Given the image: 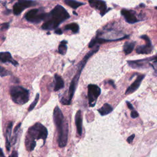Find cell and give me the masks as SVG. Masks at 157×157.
Masks as SVG:
<instances>
[{"label":"cell","instance_id":"6da1fadb","mask_svg":"<svg viewBox=\"0 0 157 157\" xmlns=\"http://www.w3.org/2000/svg\"><path fill=\"white\" fill-rule=\"evenodd\" d=\"M69 18V15L66 10L60 5H57L47 14L45 22L42 25V28L45 30H54L66 20Z\"/></svg>","mask_w":157,"mask_h":157},{"label":"cell","instance_id":"7a4b0ae2","mask_svg":"<svg viewBox=\"0 0 157 157\" xmlns=\"http://www.w3.org/2000/svg\"><path fill=\"white\" fill-rule=\"evenodd\" d=\"M54 120L59 133L58 142L60 147H65L68 142V125L60 108L57 106L54 110Z\"/></svg>","mask_w":157,"mask_h":157},{"label":"cell","instance_id":"3957f363","mask_svg":"<svg viewBox=\"0 0 157 157\" xmlns=\"http://www.w3.org/2000/svg\"><path fill=\"white\" fill-rule=\"evenodd\" d=\"M28 135L27 136V147L33 142L35 141V139H42L44 143H45L47 139L48 132L46 128L39 123H36L31 126L28 130Z\"/></svg>","mask_w":157,"mask_h":157},{"label":"cell","instance_id":"277c9868","mask_svg":"<svg viewBox=\"0 0 157 157\" xmlns=\"http://www.w3.org/2000/svg\"><path fill=\"white\" fill-rule=\"evenodd\" d=\"M10 94L13 101L18 104H24L29 100L30 93L21 86H14L10 88Z\"/></svg>","mask_w":157,"mask_h":157},{"label":"cell","instance_id":"5b68a950","mask_svg":"<svg viewBox=\"0 0 157 157\" xmlns=\"http://www.w3.org/2000/svg\"><path fill=\"white\" fill-rule=\"evenodd\" d=\"M47 14L41 10V9H34L30 10L25 14V17L27 21L31 23H39L42 20H45Z\"/></svg>","mask_w":157,"mask_h":157},{"label":"cell","instance_id":"8992f818","mask_svg":"<svg viewBox=\"0 0 157 157\" xmlns=\"http://www.w3.org/2000/svg\"><path fill=\"white\" fill-rule=\"evenodd\" d=\"M101 94V89L96 85L90 84L88 86V98L89 106L94 107L96 104L97 99Z\"/></svg>","mask_w":157,"mask_h":157},{"label":"cell","instance_id":"52a82bcc","mask_svg":"<svg viewBox=\"0 0 157 157\" xmlns=\"http://www.w3.org/2000/svg\"><path fill=\"white\" fill-rule=\"evenodd\" d=\"M157 62V56L145 59L143 60H139L135 61H128V64L133 69H139L147 68L148 65H150V62Z\"/></svg>","mask_w":157,"mask_h":157},{"label":"cell","instance_id":"ba28073f","mask_svg":"<svg viewBox=\"0 0 157 157\" xmlns=\"http://www.w3.org/2000/svg\"><path fill=\"white\" fill-rule=\"evenodd\" d=\"M36 5L35 2L30 0H19L18 3L14 4L13 7V12L15 15H19L23 10L27 8Z\"/></svg>","mask_w":157,"mask_h":157},{"label":"cell","instance_id":"9c48e42d","mask_svg":"<svg viewBox=\"0 0 157 157\" xmlns=\"http://www.w3.org/2000/svg\"><path fill=\"white\" fill-rule=\"evenodd\" d=\"M141 38L144 39L146 44L143 45H139L136 49V52L138 54H149L152 51L153 47L149 38L146 35H142Z\"/></svg>","mask_w":157,"mask_h":157},{"label":"cell","instance_id":"30bf717a","mask_svg":"<svg viewBox=\"0 0 157 157\" xmlns=\"http://www.w3.org/2000/svg\"><path fill=\"white\" fill-rule=\"evenodd\" d=\"M89 4L91 7L100 11L101 16H103L108 11L106 4L103 0H89Z\"/></svg>","mask_w":157,"mask_h":157},{"label":"cell","instance_id":"8fae6325","mask_svg":"<svg viewBox=\"0 0 157 157\" xmlns=\"http://www.w3.org/2000/svg\"><path fill=\"white\" fill-rule=\"evenodd\" d=\"M121 14L124 17L125 20L127 23H128V24H135V23L139 21L138 19L136 18L135 12H133L132 10L123 9L121 10Z\"/></svg>","mask_w":157,"mask_h":157},{"label":"cell","instance_id":"7c38bea8","mask_svg":"<svg viewBox=\"0 0 157 157\" xmlns=\"http://www.w3.org/2000/svg\"><path fill=\"white\" fill-rule=\"evenodd\" d=\"M145 77V75L142 74L139 75V76L136 78L135 82H134L127 89L126 92H125V95H130L133 94V92L136 91L138 89L139 86L141 85V82L144 78Z\"/></svg>","mask_w":157,"mask_h":157},{"label":"cell","instance_id":"4fadbf2b","mask_svg":"<svg viewBox=\"0 0 157 157\" xmlns=\"http://www.w3.org/2000/svg\"><path fill=\"white\" fill-rule=\"evenodd\" d=\"M0 61L2 63H10L14 66L18 65V63L14 60L11 57V54L8 52H0Z\"/></svg>","mask_w":157,"mask_h":157},{"label":"cell","instance_id":"5bb4252c","mask_svg":"<svg viewBox=\"0 0 157 157\" xmlns=\"http://www.w3.org/2000/svg\"><path fill=\"white\" fill-rule=\"evenodd\" d=\"M75 125L77 126V133L79 136H82V112L80 110H78L75 115Z\"/></svg>","mask_w":157,"mask_h":157},{"label":"cell","instance_id":"9a60e30c","mask_svg":"<svg viewBox=\"0 0 157 157\" xmlns=\"http://www.w3.org/2000/svg\"><path fill=\"white\" fill-rule=\"evenodd\" d=\"M112 110V107L110 104L106 103L100 109H98V112L101 115H106L111 112Z\"/></svg>","mask_w":157,"mask_h":157},{"label":"cell","instance_id":"2e32d148","mask_svg":"<svg viewBox=\"0 0 157 157\" xmlns=\"http://www.w3.org/2000/svg\"><path fill=\"white\" fill-rule=\"evenodd\" d=\"M55 85L54 87L55 91H59V90L63 88L64 85H65V84H64V81L59 75L57 74L55 75Z\"/></svg>","mask_w":157,"mask_h":157},{"label":"cell","instance_id":"e0dca14e","mask_svg":"<svg viewBox=\"0 0 157 157\" xmlns=\"http://www.w3.org/2000/svg\"><path fill=\"white\" fill-rule=\"evenodd\" d=\"M135 42H126L124 45V52L126 55L130 54L133 52L135 48Z\"/></svg>","mask_w":157,"mask_h":157},{"label":"cell","instance_id":"ac0fdd59","mask_svg":"<svg viewBox=\"0 0 157 157\" xmlns=\"http://www.w3.org/2000/svg\"><path fill=\"white\" fill-rule=\"evenodd\" d=\"M13 126V124L12 121H9L8 124V126H7V131H6V133H7V137H6V149L7 150L9 151L10 150V142L9 141V139L11 135V132H12V128Z\"/></svg>","mask_w":157,"mask_h":157},{"label":"cell","instance_id":"d6986e66","mask_svg":"<svg viewBox=\"0 0 157 157\" xmlns=\"http://www.w3.org/2000/svg\"><path fill=\"white\" fill-rule=\"evenodd\" d=\"M65 3L67 4L68 6L71 7L73 9H77L79 6H81L84 4V3L78 2L75 1V0H65Z\"/></svg>","mask_w":157,"mask_h":157},{"label":"cell","instance_id":"ffe728a7","mask_svg":"<svg viewBox=\"0 0 157 157\" xmlns=\"http://www.w3.org/2000/svg\"><path fill=\"white\" fill-rule=\"evenodd\" d=\"M65 29L67 30H71L73 33H75L79 31V27L77 24H75V23H72V24L66 25Z\"/></svg>","mask_w":157,"mask_h":157},{"label":"cell","instance_id":"44dd1931","mask_svg":"<svg viewBox=\"0 0 157 157\" xmlns=\"http://www.w3.org/2000/svg\"><path fill=\"white\" fill-rule=\"evenodd\" d=\"M67 41L66 40H63V41L60 44L59 47V53L61 55H65L67 51V47H66V44Z\"/></svg>","mask_w":157,"mask_h":157},{"label":"cell","instance_id":"7402d4cb","mask_svg":"<svg viewBox=\"0 0 157 157\" xmlns=\"http://www.w3.org/2000/svg\"><path fill=\"white\" fill-rule=\"evenodd\" d=\"M39 95L37 94L36 96V98H35V100H34V101L32 103V104L30 106V107H29V109H28L29 112L31 111V110L34 108V107L36 106V105L37 104V103L39 101Z\"/></svg>","mask_w":157,"mask_h":157},{"label":"cell","instance_id":"603a6c76","mask_svg":"<svg viewBox=\"0 0 157 157\" xmlns=\"http://www.w3.org/2000/svg\"><path fill=\"white\" fill-rule=\"evenodd\" d=\"M10 74L11 73L9 71H7L6 69L4 68L3 67L0 66V76L5 77V76H6V75H10Z\"/></svg>","mask_w":157,"mask_h":157},{"label":"cell","instance_id":"cb8c5ba5","mask_svg":"<svg viewBox=\"0 0 157 157\" xmlns=\"http://www.w3.org/2000/svg\"><path fill=\"white\" fill-rule=\"evenodd\" d=\"M139 116V114L136 111V110H133V111L131 112V117L133 119H135V118H137Z\"/></svg>","mask_w":157,"mask_h":157},{"label":"cell","instance_id":"d4e9b609","mask_svg":"<svg viewBox=\"0 0 157 157\" xmlns=\"http://www.w3.org/2000/svg\"><path fill=\"white\" fill-rule=\"evenodd\" d=\"M135 135H131L129 137H128V139H127V142H128L129 144H131V142H133V139H134V138H135Z\"/></svg>","mask_w":157,"mask_h":157},{"label":"cell","instance_id":"484cf974","mask_svg":"<svg viewBox=\"0 0 157 157\" xmlns=\"http://www.w3.org/2000/svg\"><path fill=\"white\" fill-rule=\"evenodd\" d=\"M8 27H9V24H8V23H6V24H3V26H2L1 30H7V29L8 28Z\"/></svg>","mask_w":157,"mask_h":157},{"label":"cell","instance_id":"4316f807","mask_svg":"<svg viewBox=\"0 0 157 157\" xmlns=\"http://www.w3.org/2000/svg\"><path fill=\"white\" fill-rule=\"evenodd\" d=\"M126 104H127V106H128V108L130 109H131V110H134V107H133V105H132V104L130 103V102H126Z\"/></svg>","mask_w":157,"mask_h":157},{"label":"cell","instance_id":"83f0119b","mask_svg":"<svg viewBox=\"0 0 157 157\" xmlns=\"http://www.w3.org/2000/svg\"><path fill=\"white\" fill-rule=\"evenodd\" d=\"M9 157H18V154H17V152L16 151H14Z\"/></svg>","mask_w":157,"mask_h":157},{"label":"cell","instance_id":"f1b7e54d","mask_svg":"<svg viewBox=\"0 0 157 157\" xmlns=\"http://www.w3.org/2000/svg\"><path fill=\"white\" fill-rule=\"evenodd\" d=\"M108 84H110V85H111L114 87V89L116 88V87H115V84L114 82V81H112V80H109L108 81Z\"/></svg>","mask_w":157,"mask_h":157},{"label":"cell","instance_id":"f546056e","mask_svg":"<svg viewBox=\"0 0 157 157\" xmlns=\"http://www.w3.org/2000/svg\"><path fill=\"white\" fill-rule=\"evenodd\" d=\"M55 33L58 34H62V31L60 29H57V30H55Z\"/></svg>","mask_w":157,"mask_h":157},{"label":"cell","instance_id":"4dcf8cb0","mask_svg":"<svg viewBox=\"0 0 157 157\" xmlns=\"http://www.w3.org/2000/svg\"><path fill=\"white\" fill-rule=\"evenodd\" d=\"M0 157H5L4 155V154L3 152V150L1 148H0Z\"/></svg>","mask_w":157,"mask_h":157},{"label":"cell","instance_id":"1f68e13d","mask_svg":"<svg viewBox=\"0 0 157 157\" xmlns=\"http://www.w3.org/2000/svg\"><path fill=\"white\" fill-rule=\"evenodd\" d=\"M140 6H141V7H144V4H140Z\"/></svg>","mask_w":157,"mask_h":157},{"label":"cell","instance_id":"d6a6232c","mask_svg":"<svg viewBox=\"0 0 157 157\" xmlns=\"http://www.w3.org/2000/svg\"><path fill=\"white\" fill-rule=\"evenodd\" d=\"M155 9L157 10V7H155Z\"/></svg>","mask_w":157,"mask_h":157}]
</instances>
